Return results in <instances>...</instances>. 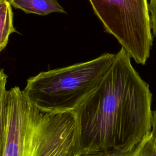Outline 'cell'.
Returning <instances> with one entry per match:
<instances>
[{
    "label": "cell",
    "instance_id": "cell-3",
    "mask_svg": "<svg viewBox=\"0 0 156 156\" xmlns=\"http://www.w3.org/2000/svg\"><path fill=\"white\" fill-rule=\"evenodd\" d=\"M105 30L139 64L144 65L152 46L147 0H89Z\"/></svg>",
    "mask_w": 156,
    "mask_h": 156
},
{
    "label": "cell",
    "instance_id": "cell-4",
    "mask_svg": "<svg viewBox=\"0 0 156 156\" xmlns=\"http://www.w3.org/2000/svg\"><path fill=\"white\" fill-rule=\"evenodd\" d=\"M27 156H80L74 112H49L38 108Z\"/></svg>",
    "mask_w": 156,
    "mask_h": 156
},
{
    "label": "cell",
    "instance_id": "cell-11",
    "mask_svg": "<svg viewBox=\"0 0 156 156\" xmlns=\"http://www.w3.org/2000/svg\"><path fill=\"white\" fill-rule=\"evenodd\" d=\"M151 133L155 141L156 145V110L152 112V130Z\"/></svg>",
    "mask_w": 156,
    "mask_h": 156
},
{
    "label": "cell",
    "instance_id": "cell-9",
    "mask_svg": "<svg viewBox=\"0 0 156 156\" xmlns=\"http://www.w3.org/2000/svg\"><path fill=\"white\" fill-rule=\"evenodd\" d=\"M7 75L0 69V156H2L6 126V102L8 90L6 89Z\"/></svg>",
    "mask_w": 156,
    "mask_h": 156
},
{
    "label": "cell",
    "instance_id": "cell-7",
    "mask_svg": "<svg viewBox=\"0 0 156 156\" xmlns=\"http://www.w3.org/2000/svg\"><path fill=\"white\" fill-rule=\"evenodd\" d=\"M15 32L12 5L9 0H0V52L7 44L10 35Z\"/></svg>",
    "mask_w": 156,
    "mask_h": 156
},
{
    "label": "cell",
    "instance_id": "cell-6",
    "mask_svg": "<svg viewBox=\"0 0 156 156\" xmlns=\"http://www.w3.org/2000/svg\"><path fill=\"white\" fill-rule=\"evenodd\" d=\"M12 7L26 13L47 15L52 13H66L57 0H9Z\"/></svg>",
    "mask_w": 156,
    "mask_h": 156
},
{
    "label": "cell",
    "instance_id": "cell-5",
    "mask_svg": "<svg viewBox=\"0 0 156 156\" xmlns=\"http://www.w3.org/2000/svg\"><path fill=\"white\" fill-rule=\"evenodd\" d=\"M37 112L20 87L8 90L2 156H27Z\"/></svg>",
    "mask_w": 156,
    "mask_h": 156
},
{
    "label": "cell",
    "instance_id": "cell-1",
    "mask_svg": "<svg viewBox=\"0 0 156 156\" xmlns=\"http://www.w3.org/2000/svg\"><path fill=\"white\" fill-rule=\"evenodd\" d=\"M123 48L99 86L74 110L80 156L119 155L151 132L152 94Z\"/></svg>",
    "mask_w": 156,
    "mask_h": 156
},
{
    "label": "cell",
    "instance_id": "cell-10",
    "mask_svg": "<svg viewBox=\"0 0 156 156\" xmlns=\"http://www.w3.org/2000/svg\"><path fill=\"white\" fill-rule=\"evenodd\" d=\"M151 29L152 34L156 37V0H150L148 3Z\"/></svg>",
    "mask_w": 156,
    "mask_h": 156
},
{
    "label": "cell",
    "instance_id": "cell-8",
    "mask_svg": "<svg viewBox=\"0 0 156 156\" xmlns=\"http://www.w3.org/2000/svg\"><path fill=\"white\" fill-rule=\"evenodd\" d=\"M82 156H156V145L151 132L129 152L119 155L96 154Z\"/></svg>",
    "mask_w": 156,
    "mask_h": 156
},
{
    "label": "cell",
    "instance_id": "cell-2",
    "mask_svg": "<svg viewBox=\"0 0 156 156\" xmlns=\"http://www.w3.org/2000/svg\"><path fill=\"white\" fill-rule=\"evenodd\" d=\"M115 54L42 71L27 80L23 92L39 109L49 112L74 111L99 85Z\"/></svg>",
    "mask_w": 156,
    "mask_h": 156
}]
</instances>
